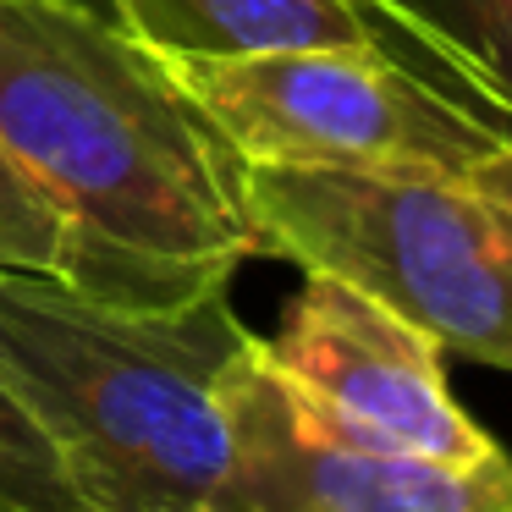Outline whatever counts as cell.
Returning a JSON list of instances; mask_svg holds the SVG:
<instances>
[{
  "mask_svg": "<svg viewBox=\"0 0 512 512\" xmlns=\"http://www.w3.org/2000/svg\"><path fill=\"white\" fill-rule=\"evenodd\" d=\"M122 23L177 56H270V50H391L375 0H116Z\"/></svg>",
  "mask_w": 512,
  "mask_h": 512,
  "instance_id": "cell-7",
  "label": "cell"
},
{
  "mask_svg": "<svg viewBox=\"0 0 512 512\" xmlns=\"http://www.w3.org/2000/svg\"><path fill=\"white\" fill-rule=\"evenodd\" d=\"M375 12H380V6H375Z\"/></svg>",
  "mask_w": 512,
  "mask_h": 512,
  "instance_id": "cell-13",
  "label": "cell"
},
{
  "mask_svg": "<svg viewBox=\"0 0 512 512\" xmlns=\"http://www.w3.org/2000/svg\"><path fill=\"white\" fill-rule=\"evenodd\" d=\"M468 193L496 215V226L512 237V144H496L490 155H479L474 166L463 171Z\"/></svg>",
  "mask_w": 512,
  "mask_h": 512,
  "instance_id": "cell-11",
  "label": "cell"
},
{
  "mask_svg": "<svg viewBox=\"0 0 512 512\" xmlns=\"http://www.w3.org/2000/svg\"><path fill=\"white\" fill-rule=\"evenodd\" d=\"M259 353L347 441L430 463L501 457V446L457 408L441 347L336 276L303 270L298 298Z\"/></svg>",
  "mask_w": 512,
  "mask_h": 512,
  "instance_id": "cell-6",
  "label": "cell"
},
{
  "mask_svg": "<svg viewBox=\"0 0 512 512\" xmlns=\"http://www.w3.org/2000/svg\"><path fill=\"white\" fill-rule=\"evenodd\" d=\"M232 457L210 512H512V457L430 463L336 435L259 353L226 369Z\"/></svg>",
  "mask_w": 512,
  "mask_h": 512,
  "instance_id": "cell-5",
  "label": "cell"
},
{
  "mask_svg": "<svg viewBox=\"0 0 512 512\" xmlns=\"http://www.w3.org/2000/svg\"><path fill=\"white\" fill-rule=\"evenodd\" d=\"M67 6H83V12H94V17H111V23H122L116 0H67Z\"/></svg>",
  "mask_w": 512,
  "mask_h": 512,
  "instance_id": "cell-12",
  "label": "cell"
},
{
  "mask_svg": "<svg viewBox=\"0 0 512 512\" xmlns=\"http://www.w3.org/2000/svg\"><path fill=\"white\" fill-rule=\"evenodd\" d=\"M0 512H89L39 424L6 386H0Z\"/></svg>",
  "mask_w": 512,
  "mask_h": 512,
  "instance_id": "cell-10",
  "label": "cell"
},
{
  "mask_svg": "<svg viewBox=\"0 0 512 512\" xmlns=\"http://www.w3.org/2000/svg\"><path fill=\"white\" fill-rule=\"evenodd\" d=\"M0 149L61 210L89 292L182 303L265 254L248 160L127 23L0 0Z\"/></svg>",
  "mask_w": 512,
  "mask_h": 512,
  "instance_id": "cell-1",
  "label": "cell"
},
{
  "mask_svg": "<svg viewBox=\"0 0 512 512\" xmlns=\"http://www.w3.org/2000/svg\"><path fill=\"white\" fill-rule=\"evenodd\" d=\"M265 254L369 292L441 353L512 369V237L441 171L248 166Z\"/></svg>",
  "mask_w": 512,
  "mask_h": 512,
  "instance_id": "cell-3",
  "label": "cell"
},
{
  "mask_svg": "<svg viewBox=\"0 0 512 512\" xmlns=\"http://www.w3.org/2000/svg\"><path fill=\"white\" fill-rule=\"evenodd\" d=\"M474 105L512 116V0H375Z\"/></svg>",
  "mask_w": 512,
  "mask_h": 512,
  "instance_id": "cell-8",
  "label": "cell"
},
{
  "mask_svg": "<svg viewBox=\"0 0 512 512\" xmlns=\"http://www.w3.org/2000/svg\"><path fill=\"white\" fill-rule=\"evenodd\" d=\"M72 232L61 210L39 193V182L0 149V270H45L72 276Z\"/></svg>",
  "mask_w": 512,
  "mask_h": 512,
  "instance_id": "cell-9",
  "label": "cell"
},
{
  "mask_svg": "<svg viewBox=\"0 0 512 512\" xmlns=\"http://www.w3.org/2000/svg\"><path fill=\"white\" fill-rule=\"evenodd\" d=\"M254 342L226 287L127 303L0 270V386L89 512H210L226 479V369Z\"/></svg>",
  "mask_w": 512,
  "mask_h": 512,
  "instance_id": "cell-2",
  "label": "cell"
},
{
  "mask_svg": "<svg viewBox=\"0 0 512 512\" xmlns=\"http://www.w3.org/2000/svg\"><path fill=\"white\" fill-rule=\"evenodd\" d=\"M171 67L248 166L463 177L479 155L512 144V116L474 105L391 50L177 56Z\"/></svg>",
  "mask_w": 512,
  "mask_h": 512,
  "instance_id": "cell-4",
  "label": "cell"
}]
</instances>
